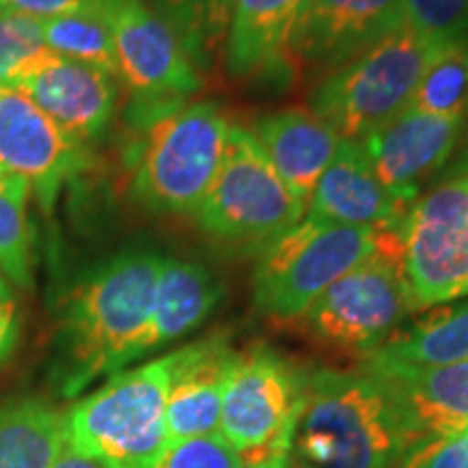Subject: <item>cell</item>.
Returning <instances> with one entry per match:
<instances>
[{"mask_svg": "<svg viewBox=\"0 0 468 468\" xmlns=\"http://www.w3.org/2000/svg\"><path fill=\"white\" fill-rule=\"evenodd\" d=\"M163 261L148 250L122 251L68 291L52 332L50 382L58 397L76 399L93 382L122 371L148 321Z\"/></svg>", "mask_w": 468, "mask_h": 468, "instance_id": "obj_1", "label": "cell"}, {"mask_svg": "<svg viewBox=\"0 0 468 468\" xmlns=\"http://www.w3.org/2000/svg\"><path fill=\"white\" fill-rule=\"evenodd\" d=\"M406 449L393 397L371 371L306 373L289 444L297 468H397Z\"/></svg>", "mask_w": 468, "mask_h": 468, "instance_id": "obj_2", "label": "cell"}, {"mask_svg": "<svg viewBox=\"0 0 468 468\" xmlns=\"http://www.w3.org/2000/svg\"><path fill=\"white\" fill-rule=\"evenodd\" d=\"M172 354L109 376L66 410L68 447L104 468H154L167 449Z\"/></svg>", "mask_w": 468, "mask_h": 468, "instance_id": "obj_3", "label": "cell"}, {"mask_svg": "<svg viewBox=\"0 0 468 468\" xmlns=\"http://www.w3.org/2000/svg\"><path fill=\"white\" fill-rule=\"evenodd\" d=\"M447 44L403 27L332 69L313 91L310 111L341 139L360 142L412 104L425 72Z\"/></svg>", "mask_w": 468, "mask_h": 468, "instance_id": "obj_4", "label": "cell"}, {"mask_svg": "<svg viewBox=\"0 0 468 468\" xmlns=\"http://www.w3.org/2000/svg\"><path fill=\"white\" fill-rule=\"evenodd\" d=\"M232 124L219 104L189 102L152 120L131 196L156 215H196L224 159Z\"/></svg>", "mask_w": 468, "mask_h": 468, "instance_id": "obj_5", "label": "cell"}, {"mask_svg": "<svg viewBox=\"0 0 468 468\" xmlns=\"http://www.w3.org/2000/svg\"><path fill=\"white\" fill-rule=\"evenodd\" d=\"M378 250V230L303 219L261 250L254 306L273 319H300L327 286Z\"/></svg>", "mask_w": 468, "mask_h": 468, "instance_id": "obj_6", "label": "cell"}, {"mask_svg": "<svg viewBox=\"0 0 468 468\" xmlns=\"http://www.w3.org/2000/svg\"><path fill=\"white\" fill-rule=\"evenodd\" d=\"M378 232L399 259L414 308L468 297V172L427 191Z\"/></svg>", "mask_w": 468, "mask_h": 468, "instance_id": "obj_7", "label": "cell"}, {"mask_svg": "<svg viewBox=\"0 0 468 468\" xmlns=\"http://www.w3.org/2000/svg\"><path fill=\"white\" fill-rule=\"evenodd\" d=\"M302 204L284 185L251 131L232 126L213 185L193 218L208 237L262 250L303 219Z\"/></svg>", "mask_w": 468, "mask_h": 468, "instance_id": "obj_8", "label": "cell"}, {"mask_svg": "<svg viewBox=\"0 0 468 468\" xmlns=\"http://www.w3.org/2000/svg\"><path fill=\"white\" fill-rule=\"evenodd\" d=\"M306 373L269 345L239 351L228 378L218 434L245 468L289 453L303 399Z\"/></svg>", "mask_w": 468, "mask_h": 468, "instance_id": "obj_9", "label": "cell"}, {"mask_svg": "<svg viewBox=\"0 0 468 468\" xmlns=\"http://www.w3.org/2000/svg\"><path fill=\"white\" fill-rule=\"evenodd\" d=\"M417 313L395 250L378 234L376 254L330 284L302 314L314 341L371 356Z\"/></svg>", "mask_w": 468, "mask_h": 468, "instance_id": "obj_10", "label": "cell"}, {"mask_svg": "<svg viewBox=\"0 0 468 468\" xmlns=\"http://www.w3.org/2000/svg\"><path fill=\"white\" fill-rule=\"evenodd\" d=\"M117 80L139 102L148 124L200 91L197 66L174 27L145 0H107Z\"/></svg>", "mask_w": 468, "mask_h": 468, "instance_id": "obj_11", "label": "cell"}, {"mask_svg": "<svg viewBox=\"0 0 468 468\" xmlns=\"http://www.w3.org/2000/svg\"><path fill=\"white\" fill-rule=\"evenodd\" d=\"M85 165V145L63 133L25 91L0 87V169L25 178L39 208L52 210L63 186Z\"/></svg>", "mask_w": 468, "mask_h": 468, "instance_id": "obj_12", "label": "cell"}, {"mask_svg": "<svg viewBox=\"0 0 468 468\" xmlns=\"http://www.w3.org/2000/svg\"><path fill=\"white\" fill-rule=\"evenodd\" d=\"M464 120L466 115H436L408 107L358 144L379 183L397 202L410 207L420 185L453 154Z\"/></svg>", "mask_w": 468, "mask_h": 468, "instance_id": "obj_13", "label": "cell"}, {"mask_svg": "<svg viewBox=\"0 0 468 468\" xmlns=\"http://www.w3.org/2000/svg\"><path fill=\"white\" fill-rule=\"evenodd\" d=\"M403 27V0H306L289 57L332 72Z\"/></svg>", "mask_w": 468, "mask_h": 468, "instance_id": "obj_14", "label": "cell"}, {"mask_svg": "<svg viewBox=\"0 0 468 468\" xmlns=\"http://www.w3.org/2000/svg\"><path fill=\"white\" fill-rule=\"evenodd\" d=\"M16 87L85 148L101 137L115 115V76L50 50L17 80Z\"/></svg>", "mask_w": 468, "mask_h": 468, "instance_id": "obj_15", "label": "cell"}, {"mask_svg": "<svg viewBox=\"0 0 468 468\" xmlns=\"http://www.w3.org/2000/svg\"><path fill=\"white\" fill-rule=\"evenodd\" d=\"M237 354L224 335L172 351L165 406L169 444L218 434L221 397Z\"/></svg>", "mask_w": 468, "mask_h": 468, "instance_id": "obj_16", "label": "cell"}, {"mask_svg": "<svg viewBox=\"0 0 468 468\" xmlns=\"http://www.w3.org/2000/svg\"><path fill=\"white\" fill-rule=\"evenodd\" d=\"M393 397L410 444L468 430V360L442 367L362 362Z\"/></svg>", "mask_w": 468, "mask_h": 468, "instance_id": "obj_17", "label": "cell"}, {"mask_svg": "<svg viewBox=\"0 0 468 468\" xmlns=\"http://www.w3.org/2000/svg\"><path fill=\"white\" fill-rule=\"evenodd\" d=\"M221 300V286L200 262L165 259L156 295L142 332L128 347L122 368L137 365L189 335L210 317Z\"/></svg>", "mask_w": 468, "mask_h": 468, "instance_id": "obj_18", "label": "cell"}, {"mask_svg": "<svg viewBox=\"0 0 468 468\" xmlns=\"http://www.w3.org/2000/svg\"><path fill=\"white\" fill-rule=\"evenodd\" d=\"M406 208L379 183L360 144L343 139L310 196L306 218L378 230L397 224Z\"/></svg>", "mask_w": 468, "mask_h": 468, "instance_id": "obj_19", "label": "cell"}, {"mask_svg": "<svg viewBox=\"0 0 468 468\" xmlns=\"http://www.w3.org/2000/svg\"><path fill=\"white\" fill-rule=\"evenodd\" d=\"M251 134L289 191L308 208L314 186L343 142L335 128L313 111L284 109L256 120Z\"/></svg>", "mask_w": 468, "mask_h": 468, "instance_id": "obj_20", "label": "cell"}, {"mask_svg": "<svg viewBox=\"0 0 468 468\" xmlns=\"http://www.w3.org/2000/svg\"><path fill=\"white\" fill-rule=\"evenodd\" d=\"M306 0H237L226 35V63L250 79L282 69L291 61L292 28Z\"/></svg>", "mask_w": 468, "mask_h": 468, "instance_id": "obj_21", "label": "cell"}, {"mask_svg": "<svg viewBox=\"0 0 468 468\" xmlns=\"http://www.w3.org/2000/svg\"><path fill=\"white\" fill-rule=\"evenodd\" d=\"M66 449V410L42 397L0 401V468H48Z\"/></svg>", "mask_w": 468, "mask_h": 468, "instance_id": "obj_22", "label": "cell"}, {"mask_svg": "<svg viewBox=\"0 0 468 468\" xmlns=\"http://www.w3.org/2000/svg\"><path fill=\"white\" fill-rule=\"evenodd\" d=\"M462 360H468V302L434 306L365 358L390 367H442Z\"/></svg>", "mask_w": 468, "mask_h": 468, "instance_id": "obj_23", "label": "cell"}, {"mask_svg": "<svg viewBox=\"0 0 468 468\" xmlns=\"http://www.w3.org/2000/svg\"><path fill=\"white\" fill-rule=\"evenodd\" d=\"M31 200L27 180L0 169V276L22 291L33 289L37 262Z\"/></svg>", "mask_w": 468, "mask_h": 468, "instance_id": "obj_24", "label": "cell"}, {"mask_svg": "<svg viewBox=\"0 0 468 468\" xmlns=\"http://www.w3.org/2000/svg\"><path fill=\"white\" fill-rule=\"evenodd\" d=\"M44 44L50 52L90 63L117 79L113 33L107 17V3L42 20Z\"/></svg>", "mask_w": 468, "mask_h": 468, "instance_id": "obj_25", "label": "cell"}, {"mask_svg": "<svg viewBox=\"0 0 468 468\" xmlns=\"http://www.w3.org/2000/svg\"><path fill=\"white\" fill-rule=\"evenodd\" d=\"M237 0H156L154 9L165 17L196 66H207L213 52L226 44Z\"/></svg>", "mask_w": 468, "mask_h": 468, "instance_id": "obj_26", "label": "cell"}, {"mask_svg": "<svg viewBox=\"0 0 468 468\" xmlns=\"http://www.w3.org/2000/svg\"><path fill=\"white\" fill-rule=\"evenodd\" d=\"M410 107L436 115H466L468 35L444 46L425 72Z\"/></svg>", "mask_w": 468, "mask_h": 468, "instance_id": "obj_27", "label": "cell"}, {"mask_svg": "<svg viewBox=\"0 0 468 468\" xmlns=\"http://www.w3.org/2000/svg\"><path fill=\"white\" fill-rule=\"evenodd\" d=\"M46 52L42 20L0 11V87H16Z\"/></svg>", "mask_w": 468, "mask_h": 468, "instance_id": "obj_28", "label": "cell"}, {"mask_svg": "<svg viewBox=\"0 0 468 468\" xmlns=\"http://www.w3.org/2000/svg\"><path fill=\"white\" fill-rule=\"evenodd\" d=\"M406 25L427 37L453 42L468 35V0H403Z\"/></svg>", "mask_w": 468, "mask_h": 468, "instance_id": "obj_29", "label": "cell"}, {"mask_svg": "<svg viewBox=\"0 0 468 468\" xmlns=\"http://www.w3.org/2000/svg\"><path fill=\"white\" fill-rule=\"evenodd\" d=\"M154 468H245L243 460L219 434L169 444Z\"/></svg>", "mask_w": 468, "mask_h": 468, "instance_id": "obj_30", "label": "cell"}, {"mask_svg": "<svg viewBox=\"0 0 468 468\" xmlns=\"http://www.w3.org/2000/svg\"><path fill=\"white\" fill-rule=\"evenodd\" d=\"M397 468H468V430L410 444Z\"/></svg>", "mask_w": 468, "mask_h": 468, "instance_id": "obj_31", "label": "cell"}, {"mask_svg": "<svg viewBox=\"0 0 468 468\" xmlns=\"http://www.w3.org/2000/svg\"><path fill=\"white\" fill-rule=\"evenodd\" d=\"M22 302L17 289L7 278L0 276V371L16 356L17 345L22 341Z\"/></svg>", "mask_w": 468, "mask_h": 468, "instance_id": "obj_32", "label": "cell"}, {"mask_svg": "<svg viewBox=\"0 0 468 468\" xmlns=\"http://www.w3.org/2000/svg\"><path fill=\"white\" fill-rule=\"evenodd\" d=\"M104 3L107 0H3L0 11L28 16L35 20H48V17L72 14V11L102 7Z\"/></svg>", "mask_w": 468, "mask_h": 468, "instance_id": "obj_33", "label": "cell"}, {"mask_svg": "<svg viewBox=\"0 0 468 468\" xmlns=\"http://www.w3.org/2000/svg\"><path fill=\"white\" fill-rule=\"evenodd\" d=\"M48 468H104L102 464H98L96 460L91 458H85V455L76 453L74 449H66L58 458L52 462Z\"/></svg>", "mask_w": 468, "mask_h": 468, "instance_id": "obj_34", "label": "cell"}, {"mask_svg": "<svg viewBox=\"0 0 468 468\" xmlns=\"http://www.w3.org/2000/svg\"><path fill=\"white\" fill-rule=\"evenodd\" d=\"M256 468H297V466L292 464V460H291L289 453H282V455H278V458L269 460V462H265V464H261V466H256Z\"/></svg>", "mask_w": 468, "mask_h": 468, "instance_id": "obj_35", "label": "cell"}, {"mask_svg": "<svg viewBox=\"0 0 468 468\" xmlns=\"http://www.w3.org/2000/svg\"><path fill=\"white\" fill-rule=\"evenodd\" d=\"M464 128L468 131V109H466V120H464ZM462 172H468V154H466V159H464V165H462V169L458 174H462Z\"/></svg>", "mask_w": 468, "mask_h": 468, "instance_id": "obj_36", "label": "cell"}, {"mask_svg": "<svg viewBox=\"0 0 468 468\" xmlns=\"http://www.w3.org/2000/svg\"><path fill=\"white\" fill-rule=\"evenodd\" d=\"M0 3H3V0H0Z\"/></svg>", "mask_w": 468, "mask_h": 468, "instance_id": "obj_37", "label": "cell"}]
</instances>
